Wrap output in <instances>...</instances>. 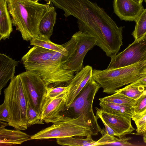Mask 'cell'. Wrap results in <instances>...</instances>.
<instances>
[{
	"instance_id": "6da1fadb",
	"label": "cell",
	"mask_w": 146,
	"mask_h": 146,
	"mask_svg": "<svg viewBox=\"0 0 146 146\" xmlns=\"http://www.w3.org/2000/svg\"><path fill=\"white\" fill-rule=\"evenodd\" d=\"M63 44L65 49L61 52L34 46L21 59L26 70L38 74L48 86L68 85L75 72L65 68L64 64L74 52L76 39L72 36Z\"/></svg>"
},
{
	"instance_id": "7a4b0ae2",
	"label": "cell",
	"mask_w": 146,
	"mask_h": 146,
	"mask_svg": "<svg viewBox=\"0 0 146 146\" xmlns=\"http://www.w3.org/2000/svg\"><path fill=\"white\" fill-rule=\"evenodd\" d=\"M7 3L12 23L23 40L39 36L40 22L50 6L28 0H7Z\"/></svg>"
},
{
	"instance_id": "3957f363",
	"label": "cell",
	"mask_w": 146,
	"mask_h": 146,
	"mask_svg": "<svg viewBox=\"0 0 146 146\" xmlns=\"http://www.w3.org/2000/svg\"><path fill=\"white\" fill-rule=\"evenodd\" d=\"M146 61L119 68L94 69L92 76L102 88L103 92L113 94L123 86L146 76V70L143 67Z\"/></svg>"
},
{
	"instance_id": "277c9868",
	"label": "cell",
	"mask_w": 146,
	"mask_h": 146,
	"mask_svg": "<svg viewBox=\"0 0 146 146\" xmlns=\"http://www.w3.org/2000/svg\"><path fill=\"white\" fill-rule=\"evenodd\" d=\"M82 114L73 117L63 116L59 121L31 136V139H44L97 135Z\"/></svg>"
},
{
	"instance_id": "5b68a950",
	"label": "cell",
	"mask_w": 146,
	"mask_h": 146,
	"mask_svg": "<svg viewBox=\"0 0 146 146\" xmlns=\"http://www.w3.org/2000/svg\"><path fill=\"white\" fill-rule=\"evenodd\" d=\"M3 103L8 107L11 119L8 125L16 129L25 130L28 101L25 94L19 74L10 80L4 91Z\"/></svg>"
},
{
	"instance_id": "8992f818",
	"label": "cell",
	"mask_w": 146,
	"mask_h": 146,
	"mask_svg": "<svg viewBox=\"0 0 146 146\" xmlns=\"http://www.w3.org/2000/svg\"><path fill=\"white\" fill-rule=\"evenodd\" d=\"M101 88L100 85L92 76L67 109L71 110L73 112L74 117L83 115L98 135L99 132L101 133L102 129L99 125L98 119L94 113L93 104L95 95Z\"/></svg>"
},
{
	"instance_id": "52a82bcc",
	"label": "cell",
	"mask_w": 146,
	"mask_h": 146,
	"mask_svg": "<svg viewBox=\"0 0 146 146\" xmlns=\"http://www.w3.org/2000/svg\"><path fill=\"white\" fill-rule=\"evenodd\" d=\"M19 75L28 101L40 119L43 111L50 100L47 96V86L35 72L26 70Z\"/></svg>"
},
{
	"instance_id": "ba28073f",
	"label": "cell",
	"mask_w": 146,
	"mask_h": 146,
	"mask_svg": "<svg viewBox=\"0 0 146 146\" xmlns=\"http://www.w3.org/2000/svg\"><path fill=\"white\" fill-rule=\"evenodd\" d=\"M107 68H116L130 65L146 60V35L134 41L125 50L110 57Z\"/></svg>"
},
{
	"instance_id": "9c48e42d",
	"label": "cell",
	"mask_w": 146,
	"mask_h": 146,
	"mask_svg": "<svg viewBox=\"0 0 146 146\" xmlns=\"http://www.w3.org/2000/svg\"><path fill=\"white\" fill-rule=\"evenodd\" d=\"M73 35L76 40V48L72 56L64 63V67L77 73L83 68L84 57L88 52L96 45V40L88 34L80 31Z\"/></svg>"
},
{
	"instance_id": "30bf717a",
	"label": "cell",
	"mask_w": 146,
	"mask_h": 146,
	"mask_svg": "<svg viewBox=\"0 0 146 146\" xmlns=\"http://www.w3.org/2000/svg\"><path fill=\"white\" fill-rule=\"evenodd\" d=\"M95 109L97 118L103 119L119 135V138L130 134L135 130L131 123V118L110 113L101 108L96 107Z\"/></svg>"
},
{
	"instance_id": "8fae6325",
	"label": "cell",
	"mask_w": 146,
	"mask_h": 146,
	"mask_svg": "<svg viewBox=\"0 0 146 146\" xmlns=\"http://www.w3.org/2000/svg\"><path fill=\"white\" fill-rule=\"evenodd\" d=\"M93 70L91 66L86 65L76 73L70 82L65 105L67 109L92 76Z\"/></svg>"
},
{
	"instance_id": "7c38bea8",
	"label": "cell",
	"mask_w": 146,
	"mask_h": 146,
	"mask_svg": "<svg viewBox=\"0 0 146 146\" xmlns=\"http://www.w3.org/2000/svg\"><path fill=\"white\" fill-rule=\"evenodd\" d=\"M142 3L133 0H114V11L121 20L135 21L144 9Z\"/></svg>"
},
{
	"instance_id": "4fadbf2b",
	"label": "cell",
	"mask_w": 146,
	"mask_h": 146,
	"mask_svg": "<svg viewBox=\"0 0 146 146\" xmlns=\"http://www.w3.org/2000/svg\"><path fill=\"white\" fill-rule=\"evenodd\" d=\"M68 92L50 100L42 114L41 120L46 123H54L62 118L63 115L60 114V113L65 107Z\"/></svg>"
},
{
	"instance_id": "5bb4252c",
	"label": "cell",
	"mask_w": 146,
	"mask_h": 146,
	"mask_svg": "<svg viewBox=\"0 0 146 146\" xmlns=\"http://www.w3.org/2000/svg\"><path fill=\"white\" fill-rule=\"evenodd\" d=\"M19 62L6 54H0V92L9 80L15 76V68Z\"/></svg>"
},
{
	"instance_id": "9a60e30c",
	"label": "cell",
	"mask_w": 146,
	"mask_h": 146,
	"mask_svg": "<svg viewBox=\"0 0 146 146\" xmlns=\"http://www.w3.org/2000/svg\"><path fill=\"white\" fill-rule=\"evenodd\" d=\"M31 137L19 130H10L5 128L0 129V146L20 145L31 140Z\"/></svg>"
},
{
	"instance_id": "2e32d148",
	"label": "cell",
	"mask_w": 146,
	"mask_h": 146,
	"mask_svg": "<svg viewBox=\"0 0 146 146\" xmlns=\"http://www.w3.org/2000/svg\"><path fill=\"white\" fill-rule=\"evenodd\" d=\"M7 0H0V40L9 38L13 31L12 22Z\"/></svg>"
},
{
	"instance_id": "e0dca14e",
	"label": "cell",
	"mask_w": 146,
	"mask_h": 146,
	"mask_svg": "<svg viewBox=\"0 0 146 146\" xmlns=\"http://www.w3.org/2000/svg\"><path fill=\"white\" fill-rule=\"evenodd\" d=\"M56 15L54 8L50 7L40 22L38 27L39 36L50 39L52 34L53 28L56 22Z\"/></svg>"
},
{
	"instance_id": "ac0fdd59",
	"label": "cell",
	"mask_w": 146,
	"mask_h": 146,
	"mask_svg": "<svg viewBox=\"0 0 146 146\" xmlns=\"http://www.w3.org/2000/svg\"><path fill=\"white\" fill-rule=\"evenodd\" d=\"M100 108L111 114L131 118L134 115L132 106L117 104L103 101H100Z\"/></svg>"
},
{
	"instance_id": "d6986e66",
	"label": "cell",
	"mask_w": 146,
	"mask_h": 146,
	"mask_svg": "<svg viewBox=\"0 0 146 146\" xmlns=\"http://www.w3.org/2000/svg\"><path fill=\"white\" fill-rule=\"evenodd\" d=\"M102 136L97 141L98 145H110L130 146L134 145L128 141L131 139L130 137L117 138L107 134L104 131L102 134Z\"/></svg>"
},
{
	"instance_id": "ffe728a7",
	"label": "cell",
	"mask_w": 146,
	"mask_h": 146,
	"mask_svg": "<svg viewBox=\"0 0 146 146\" xmlns=\"http://www.w3.org/2000/svg\"><path fill=\"white\" fill-rule=\"evenodd\" d=\"M73 137L56 139V143L59 145L63 146H97V141L93 140L92 136L86 137L85 138H76Z\"/></svg>"
},
{
	"instance_id": "44dd1931",
	"label": "cell",
	"mask_w": 146,
	"mask_h": 146,
	"mask_svg": "<svg viewBox=\"0 0 146 146\" xmlns=\"http://www.w3.org/2000/svg\"><path fill=\"white\" fill-rule=\"evenodd\" d=\"M30 43L31 45L59 52H62L65 49L63 44H56L51 41L50 39L40 36L32 39L30 41Z\"/></svg>"
},
{
	"instance_id": "7402d4cb",
	"label": "cell",
	"mask_w": 146,
	"mask_h": 146,
	"mask_svg": "<svg viewBox=\"0 0 146 146\" xmlns=\"http://www.w3.org/2000/svg\"><path fill=\"white\" fill-rule=\"evenodd\" d=\"M135 27L132 35L134 41L138 40L146 35V8L144 9L135 21Z\"/></svg>"
},
{
	"instance_id": "603a6c76",
	"label": "cell",
	"mask_w": 146,
	"mask_h": 146,
	"mask_svg": "<svg viewBox=\"0 0 146 146\" xmlns=\"http://www.w3.org/2000/svg\"><path fill=\"white\" fill-rule=\"evenodd\" d=\"M146 91V86H132L129 84L117 90L116 92L136 100Z\"/></svg>"
},
{
	"instance_id": "cb8c5ba5",
	"label": "cell",
	"mask_w": 146,
	"mask_h": 146,
	"mask_svg": "<svg viewBox=\"0 0 146 146\" xmlns=\"http://www.w3.org/2000/svg\"><path fill=\"white\" fill-rule=\"evenodd\" d=\"M99 100L100 101L131 106L133 107L136 101V100L116 92L111 95L99 98Z\"/></svg>"
},
{
	"instance_id": "d4e9b609",
	"label": "cell",
	"mask_w": 146,
	"mask_h": 146,
	"mask_svg": "<svg viewBox=\"0 0 146 146\" xmlns=\"http://www.w3.org/2000/svg\"><path fill=\"white\" fill-rule=\"evenodd\" d=\"M43 121L40 119L37 113L28 102L26 120L27 127L28 128L35 124H43Z\"/></svg>"
},
{
	"instance_id": "484cf974",
	"label": "cell",
	"mask_w": 146,
	"mask_h": 146,
	"mask_svg": "<svg viewBox=\"0 0 146 146\" xmlns=\"http://www.w3.org/2000/svg\"><path fill=\"white\" fill-rule=\"evenodd\" d=\"M70 86L68 85L65 86H60L57 87L48 86L47 87V96L50 100L58 97L67 93Z\"/></svg>"
},
{
	"instance_id": "4316f807",
	"label": "cell",
	"mask_w": 146,
	"mask_h": 146,
	"mask_svg": "<svg viewBox=\"0 0 146 146\" xmlns=\"http://www.w3.org/2000/svg\"><path fill=\"white\" fill-rule=\"evenodd\" d=\"M133 108V115H140L146 111V91L136 100Z\"/></svg>"
},
{
	"instance_id": "83f0119b",
	"label": "cell",
	"mask_w": 146,
	"mask_h": 146,
	"mask_svg": "<svg viewBox=\"0 0 146 146\" xmlns=\"http://www.w3.org/2000/svg\"><path fill=\"white\" fill-rule=\"evenodd\" d=\"M11 115L7 106L4 103L0 106V120L9 123L11 120Z\"/></svg>"
},
{
	"instance_id": "f1b7e54d",
	"label": "cell",
	"mask_w": 146,
	"mask_h": 146,
	"mask_svg": "<svg viewBox=\"0 0 146 146\" xmlns=\"http://www.w3.org/2000/svg\"><path fill=\"white\" fill-rule=\"evenodd\" d=\"M131 119L134 121L137 129H139L146 124V111L138 115H133Z\"/></svg>"
},
{
	"instance_id": "f546056e",
	"label": "cell",
	"mask_w": 146,
	"mask_h": 146,
	"mask_svg": "<svg viewBox=\"0 0 146 146\" xmlns=\"http://www.w3.org/2000/svg\"><path fill=\"white\" fill-rule=\"evenodd\" d=\"M129 84L132 86H146V76L141 78Z\"/></svg>"
},
{
	"instance_id": "4dcf8cb0",
	"label": "cell",
	"mask_w": 146,
	"mask_h": 146,
	"mask_svg": "<svg viewBox=\"0 0 146 146\" xmlns=\"http://www.w3.org/2000/svg\"><path fill=\"white\" fill-rule=\"evenodd\" d=\"M146 132V124L143 127L136 129V132L133 134L137 135H143Z\"/></svg>"
},
{
	"instance_id": "1f68e13d",
	"label": "cell",
	"mask_w": 146,
	"mask_h": 146,
	"mask_svg": "<svg viewBox=\"0 0 146 146\" xmlns=\"http://www.w3.org/2000/svg\"><path fill=\"white\" fill-rule=\"evenodd\" d=\"M8 125V123H4L0 121V129L5 128V127Z\"/></svg>"
},
{
	"instance_id": "d6a6232c",
	"label": "cell",
	"mask_w": 146,
	"mask_h": 146,
	"mask_svg": "<svg viewBox=\"0 0 146 146\" xmlns=\"http://www.w3.org/2000/svg\"><path fill=\"white\" fill-rule=\"evenodd\" d=\"M29 1H30L32 2H34L38 3V1H40L41 0H28ZM46 1L47 3V4H50V3H51L50 0H44Z\"/></svg>"
},
{
	"instance_id": "836d02e7",
	"label": "cell",
	"mask_w": 146,
	"mask_h": 146,
	"mask_svg": "<svg viewBox=\"0 0 146 146\" xmlns=\"http://www.w3.org/2000/svg\"><path fill=\"white\" fill-rule=\"evenodd\" d=\"M143 141L144 143L146 144V132L144 133L143 135Z\"/></svg>"
},
{
	"instance_id": "e575fe53",
	"label": "cell",
	"mask_w": 146,
	"mask_h": 146,
	"mask_svg": "<svg viewBox=\"0 0 146 146\" xmlns=\"http://www.w3.org/2000/svg\"><path fill=\"white\" fill-rule=\"evenodd\" d=\"M135 1L138 3H142V2L143 1V0H133Z\"/></svg>"
},
{
	"instance_id": "d590c367",
	"label": "cell",
	"mask_w": 146,
	"mask_h": 146,
	"mask_svg": "<svg viewBox=\"0 0 146 146\" xmlns=\"http://www.w3.org/2000/svg\"><path fill=\"white\" fill-rule=\"evenodd\" d=\"M143 67L145 69L146 68V61H145V64L143 66Z\"/></svg>"
},
{
	"instance_id": "8d00e7d4",
	"label": "cell",
	"mask_w": 146,
	"mask_h": 146,
	"mask_svg": "<svg viewBox=\"0 0 146 146\" xmlns=\"http://www.w3.org/2000/svg\"><path fill=\"white\" fill-rule=\"evenodd\" d=\"M145 3H146V0H145Z\"/></svg>"
},
{
	"instance_id": "74e56055",
	"label": "cell",
	"mask_w": 146,
	"mask_h": 146,
	"mask_svg": "<svg viewBox=\"0 0 146 146\" xmlns=\"http://www.w3.org/2000/svg\"><path fill=\"white\" fill-rule=\"evenodd\" d=\"M145 70H146V68L145 69Z\"/></svg>"
},
{
	"instance_id": "f35d334b",
	"label": "cell",
	"mask_w": 146,
	"mask_h": 146,
	"mask_svg": "<svg viewBox=\"0 0 146 146\" xmlns=\"http://www.w3.org/2000/svg\"></svg>"
},
{
	"instance_id": "ab89813d",
	"label": "cell",
	"mask_w": 146,
	"mask_h": 146,
	"mask_svg": "<svg viewBox=\"0 0 146 146\" xmlns=\"http://www.w3.org/2000/svg\"></svg>"
}]
</instances>
